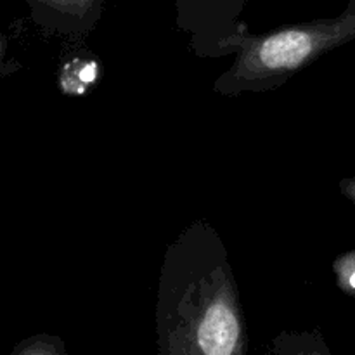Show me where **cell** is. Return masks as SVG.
Instances as JSON below:
<instances>
[{
  "instance_id": "cell-1",
  "label": "cell",
  "mask_w": 355,
  "mask_h": 355,
  "mask_svg": "<svg viewBox=\"0 0 355 355\" xmlns=\"http://www.w3.org/2000/svg\"><path fill=\"white\" fill-rule=\"evenodd\" d=\"M155 322L156 355H248L238 281L210 222H191L166 246Z\"/></svg>"
},
{
  "instance_id": "cell-2",
  "label": "cell",
  "mask_w": 355,
  "mask_h": 355,
  "mask_svg": "<svg viewBox=\"0 0 355 355\" xmlns=\"http://www.w3.org/2000/svg\"><path fill=\"white\" fill-rule=\"evenodd\" d=\"M350 40H355L354 9L333 19L290 24L262 35L246 30L234 62L217 76L214 92L225 97L269 92Z\"/></svg>"
},
{
  "instance_id": "cell-3",
  "label": "cell",
  "mask_w": 355,
  "mask_h": 355,
  "mask_svg": "<svg viewBox=\"0 0 355 355\" xmlns=\"http://www.w3.org/2000/svg\"><path fill=\"white\" fill-rule=\"evenodd\" d=\"M250 0H175V24L194 55L217 59L234 55L248 30L239 16Z\"/></svg>"
},
{
  "instance_id": "cell-4",
  "label": "cell",
  "mask_w": 355,
  "mask_h": 355,
  "mask_svg": "<svg viewBox=\"0 0 355 355\" xmlns=\"http://www.w3.org/2000/svg\"><path fill=\"white\" fill-rule=\"evenodd\" d=\"M107 0H30L49 28L68 38L82 40L99 23Z\"/></svg>"
},
{
  "instance_id": "cell-5",
  "label": "cell",
  "mask_w": 355,
  "mask_h": 355,
  "mask_svg": "<svg viewBox=\"0 0 355 355\" xmlns=\"http://www.w3.org/2000/svg\"><path fill=\"white\" fill-rule=\"evenodd\" d=\"M269 355H333L319 329H284L270 342Z\"/></svg>"
},
{
  "instance_id": "cell-6",
  "label": "cell",
  "mask_w": 355,
  "mask_h": 355,
  "mask_svg": "<svg viewBox=\"0 0 355 355\" xmlns=\"http://www.w3.org/2000/svg\"><path fill=\"white\" fill-rule=\"evenodd\" d=\"M99 78V62L96 59L76 58L61 73V89L69 96H82Z\"/></svg>"
},
{
  "instance_id": "cell-7",
  "label": "cell",
  "mask_w": 355,
  "mask_h": 355,
  "mask_svg": "<svg viewBox=\"0 0 355 355\" xmlns=\"http://www.w3.org/2000/svg\"><path fill=\"white\" fill-rule=\"evenodd\" d=\"M333 270L340 290L350 297H355V250L340 255L333 262Z\"/></svg>"
},
{
  "instance_id": "cell-8",
  "label": "cell",
  "mask_w": 355,
  "mask_h": 355,
  "mask_svg": "<svg viewBox=\"0 0 355 355\" xmlns=\"http://www.w3.org/2000/svg\"><path fill=\"white\" fill-rule=\"evenodd\" d=\"M21 355H68V352H66V345L61 338L44 335L31 340L30 345Z\"/></svg>"
},
{
  "instance_id": "cell-9",
  "label": "cell",
  "mask_w": 355,
  "mask_h": 355,
  "mask_svg": "<svg viewBox=\"0 0 355 355\" xmlns=\"http://www.w3.org/2000/svg\"><path fill=\"white\" fill-rule=\"evenodd\" d=\"M340 191L355 205V177H347V179L340 180Z\"/></svg>"
},
{
  "instance_id": "cell-10",
  "label": "cell",
  "mask_w": 355,
  "mask_h": 355,
  "mask_svg": "<svg viewBox=\"0 0 355 355\" xmlns=\"http://www.w3.org/2000/svg\"><path fill=\"white\" fill-rule=\"evenodd\" d=\"M2 52H3V38L0 37V55H2Z\"/></svg>"
}]
</instances>
